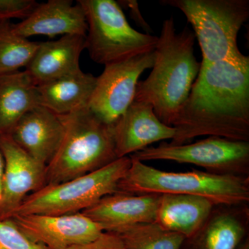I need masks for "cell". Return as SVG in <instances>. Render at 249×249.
Listing matches in <instances>:
<instances>
[{"label":"cell","instance_id":"cell-16","mask_svg":"<svg viewBox=\"0 0 249 249\" xmlns=\"http://www.w3.org/2000/svg\"><path fill=\"white\" fill-rule=\"evenodd\" d=\"M13 30L27 38L33 36L53 37L56 35H78L86 37L88 23L83 8L71 0H49L38 3L29 17L17 24Z\"/></svg>","mask_w":249,"mask_h":249},{"label":"cell","instance_id":"cell-2","mask_svg":"<svg viewBox=\"0 0 249 249\" xmlns=\"http://www.w3.org/2000/svg\"><path fill=\"white\" fill-rule=\"evenodd\" d=\"M195 42L196 36L189 28L178 33L173 18L165 19L152 71L146 79L139 81L136 89L134 101L151 105L158 119L171 127L200 71Z\"/></svg>","mask_w":249,"mask_h":249},{"label":"cell","instance_id":"cell-22","mask_svg":"<svg viewBox=\"0 0 249 249\" xmlns=\"http://www.w3.org/2000/svg\"><path fill=\"white\" fill-rule=\"evenodd\" d=\"M40 42H31L18 35L10 21L0 23V74L27 67L34 58Z\"/></svg>","mask_w":249,"mask_h":249},{"label":"cell","instance_id":"cell-8","mask_svg":"<svg viewBox=\"0 0 249 249\" xmlns=\"http://www.w3.org/2000/svg\"><path fill=\"white\" fill-rule=\"evenodd\" d=\"M129 157L142 162L161 160L196 165L216 175L249 177V142L222 137H209L183 145L162 142Z\"/></svg>","mask_w":249,"mask_h":249},{"label":"cell","instance_id":"cell-9","mask_svg":"<svg viewBox=\"0 0 249 249\" xmlns=\"http://www.w3.org/2000/svg\"><path fill=\"white\" fill-rule=\"evenodd\" d=\"M155 62V50L105 66L96 77L89 108L105 124L114 125L135 98L139 77Z\"/></svg>","mask_w":249,"mask_h":249},{"label":"cell","instance_id":"cell-14","mask_svg":"<svg viewBox=\"0 0 249 249\" xmlns=\"http://www.w3.org/2000/svg\"><path fill=\"white\" fill-rule=\"evenodd\" d=\"M160 196L119 192L103 196L81 213L100 224L105 231L134 224L155 223Z\"/></svg>","mask_w":249,"mask_h":249},{"label":"cell","instance_id":"cell-26","mask_svg":"<svg viewBox=\"0 0 249 249\" xmlns=\"http://www.w3.org/2000/svg\"><path fill=\"white\" fill-rule=\"evenodd\" d=\"M4 160L3 157L2 153L0 150V199H1V182H2L3 174H4Z\"/></svg>","mask_w":249,"mask_h":249},{"label":"cell","instance_id":"cell-24","mask_svg":"<svg viewBox=\"0 0 249 249\" xmlns=\"http://www.w3.org/2000/svg\"><path fill=\"white\" fill-rule=\"evenodd\" d=\"M38 2L34 0H0V23L13 18L24 20L36 9Z\"/></svg>","mask_w":249,"mask_h":249},{"label":"cell","instance_id":"cell-15","mask_svg":"<svg viewBox=\"0 0 249 249\" xmlns=\"http://www.w3.org/2000/svg\"><path fill=\"white\" fill-rule=\"evenodd\" d=\"M63 134L60 116L38 106L26 113L9 134L22 150L47 166L56 153Z\"/></svg>","mask_w":249,"mask_h":249},{"label":"cell","instance_id":"cell-21","mask_svg":"<svg viewBox=\"0 0 249 249\" xmlns=\"http://www.w3.org/2000/svg\"><path fill=\"white\" fill-rule=\"evenodd\" d=\"M112 231L120 236L127 249H180L185 239L156 223L134 224Z\"/></svg>","mask_w":249,"mask_h":249},{"label":"cell","instance_id":"cell-25","mask_svg":"<svg viewBox=\"0 0 249 249\" xmlns=\"http://www.w3.org/2000/svg\"><path fill=\"white\" fill-rule=\"evenodd\" d=\"M67 249H127L122 238L114 231H103L97 238Z\"/></svg>","mask_w":249,"mask_h":249},{"label":"cell","instance_id":"cell-3","mask_svg":"<svg viewBox=\"0 0 249 249\" xmlns=\"http://www.w3.org/2000/svg\"><path fill=\"white\" fill-rule=\"evenodd\" d=\"M60 117L63 137L46 166V185L70 181L117 160L113 125L105 124L89 107Z\"/></svg>","mask_w":249,"mask_h":249},{"label":"cell","instance_id":"cell-7","mask_svg":"<svg viewBox=\"0 0 249 249\" xmlns=\"http://www.w3.org/2000/svg\"><path fill=\"white\" fill-rule=\"evenodd\" d=\"M131 162L129 156L121 157L83 176L58 184L46 185L29 195L14 215H61L81 213L103 196L119 193L118 185L128 171Z\"/></svg>","mask_w":249,"mask_h":249},{"label":"cell","instance_id":"cell-18","mask_svg":"<svg viewBox=\"0 0 249 249\" xmlns=\"http://www.w3.org/2000/svg\"><path fill=\"white\" fill-rule=\"evenodd\" d=\"M214 205L203 196L161 194L155 223L188 238L204 225Z\"/></svg>","mask_w":249,"mask_h":249},{"label":"cell","instance_id":"cell-12","mask_svg":"<svg viewBox=\"0 0 249 249\" xmlns=\"http://www.w3.org/2000/svg\"><path fill=\"white\" fill-rule=\"evenodd\" d=\"M116 157H128L154 142L173 140L176 128L162 123L149 103L134 101L113 125Z\"/></svg>","mask_w":249,"mask_h":249},{"label":"cell","instance_id":"cell-17","mask_svg":"<svg viewBox=\"0 0 249 249\" xmlns=\"http://www.w3.org/2000/svg\"><path fill=\"white\" fill-rule=\"evenodd\" d=\"M85 49V37L65 35L58 40L40 42L25 71L37 85L81 71L80 58Z\"/></svg>","mask_w":249,"mask_h":249},{"label":"cell","instance_id":"cell-20","mask_svg":"<svg viewBox=\"0 0 249 249\" xmlns=\"http://www.w3.org/2000/svg\"><path fill=\"white\" fill-rule=\"evenodd\" d=\"M38 106L37 85L25 70L0 74V135L9 134L26 113Z\"/></svg>","mask_w":249,"mask_h":249},{"label":"cell","instance_id":"cell-27","mask_svg":"<svg viewBox=\"0 0 249 249\" xmlns=\"http://www.w3.org/2000/svg\"><path fill=\"white\" fill-rule=\"evenodd\" d=\"M237 249H249V236L240 244Z\"/></svg>","mask_w":249,"mask_h":249},{"label":"cell","instance_id":"cell-11","mask_svg":"<svg viewBox=\"0 0 249 249\" xmlns=\"http://www.w3.org/2000/svg\"><path fill=\"white\" fill-rule=\"evenodd\" d=\"M30 240L47 249H67L88 243L104 229L81 213L61 215L16 214L10 218Z\"/></svg>","mask_w":249,"mask_h":249},{"label":"cell","instance_id":"cell-1","mask_svg":"<svg viewBox=\"0 0 249 249\" xmlns=\"http://www.w3.org/2000/svg\"><path fill=\"white\" fill-rule=\"evenodd\" d=\"M170 144L199 136L249 142V57L201 66L186 102L174 121Z\"/></svg>","mask_w":249,"mask_h":249},{"label":"cell","instance_id":"cell-10","mask_svg":"<svg viewBox=\"0 0 249 249\" xmlns=\"http://www.w3.org/2000/svg\"><path fill=\"white\" fill-rule=\"evenodd\" d=\"M4 160L0 220L10 219L29 195L46 186V165L31 157L9 134L0 135Z\"/></svg>","mask_w":249,"mask_h":249},{"label":"cell","instance_id":"cell-19","mask_svg":"<svg viewBox=\"0 0 249 249\" xmlns=\"http://www.w3.org/2000/svg\"><path fill=\"white\" fill-rule=\"evenodd\" d=\"M96 83V77L81 70L74 74L37 85L40 106L59 116L89 107Z\"/></svg>","mask_w":249,"mask_h":249},{"label":"cell","instance_id":"cell-13","mask_svg":"<svg viewBox=\"0 0 249 249\" xmlns=\"http://www.w3.org/2000/svg\"><path fill=\"white\" fill-rule=\"evenodd\" d=\"M249 204L214 205L197 232L180 249H237L249 236Z\"/></svg>","mask_w":249,"mask_h":249},{"label":"cell","instance_id":"cell-4","mask_svg":"<svg viewBox=\"0 0 249 249\" xmlns=\"http://www.w3.org/2000/svg\"><path fill=\"white\" fill-rule=\"evenodd\" d=\"M131 158V157H130ZM118 190L129 194H177L203 196L214 204H249V177L221 175L193 170L162 171L131 158Z\"/></svg>","mask_w":249,"mask_h":249},{"label":"cell","instance_id":"cell-5","mask_svg":"<svg viewBox=\"0 0 249 249\" xmlns=\"http://www.w3.org/2000/svg\"><path fill=\"white\" fill-rule=\"evenodd\" d=\"M178 9L193 28L202 55L201 66L246 58L237 36L249 18V0H163Z\"/></svg>","mask_w":249,"mask_h":249},{"label":"cell","instance_id":"cell-23","mask_svg":"<svg viewBox=\"0 0 249 249\" xmlns=\"http://www.w3.org/2000/svg\"><path fill=\"white\" fill-rule=\"evenodd\" d=\"M0 249H47L30 240L11 219L0 220Z\"/></svg>","mask_w":249,"mask_h":249},{"label":"cell","instance_id":"cell-6","mask_svg":"<svg viewBox=\"0 0 249 249\" xmlns=\"http://www.w3.org/2000/svg\"><path fill=\"white\" fill-rule=\"evenodd\" d=\"M77 2L86 18L85 49L93 61L106 66L155 50L158 37L131 27L119 3L114 0Z\"/></svg>","mask_w":249,"mask_h":249}]
</instances>
